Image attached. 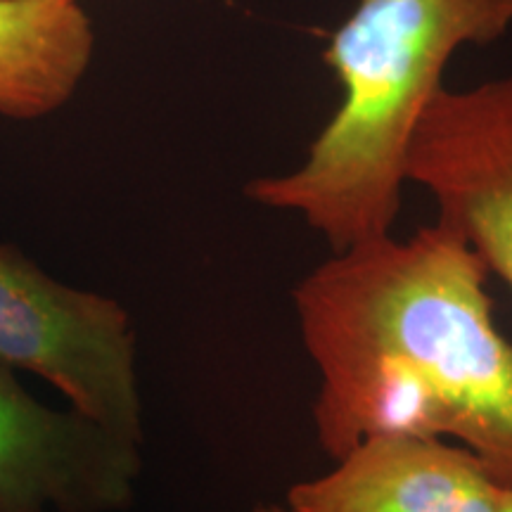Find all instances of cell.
Returning a JSON list of instances; mask_svg holds the SVG:
<instances>
[{"label": "cell", "instance_id": "cell-1", "mask_svg": "<svg viewBox=\"0 0 512 512\" xmlns=\"http://www.w3.org/2000/svg\"><path fill=\"white\" fill-rule=\"evenodd\" d=\"M486 266L444 223L332 252L294 287L318 370L313 425L335 460L363 439L453 441L512 486V342Z\"/></svg>", "mask_w": 512, "mask_h": 512}, {"label": "cell", "instance_id": "cell-2", "mask_svg": "<svg viewBox=\"0 0 512 512\" xmlns=\"http://www.w3.org/2000/svg\"><path fill=\"white\" fill-rule=\"evenodd\" d=\"M512 27V0H358L323 50L342 102L304 162L254 178L247 197L299 216L332 252L394 235L408 152L463 46Z\"/></svg>", "mask_w": 512, "mask_h": 512}, {"label": "cell", "instance_id": "cell-3", "mask_svg": "<svg viewBox=\"0 0 512 512\" xmlns=\"http://www.w3.org/2000/svg\"><path fill=\"white\" fill-rule=\"evenodd\" d=\"M0 363L29 370L74 411L143 444L136 330L117 299L69 287L0 242Z\"/></svg>", "mask_w": 512, "mask_h": 512}, {"label": "cell", "instance_id": "cell-4", "mask_svg": "<svg viewBox=\"0 0 512 512\" xmlns=\"http://www.w3.org/2000/svg\"><path fill=\"white\" fill-rule=\"evenodd\" d=\"M406 178L512 292V76L441 88L413 136Z\"/></svg>", "mask_w": 512, "mask_h": 512}, {"label": "cell", "instance_id": "cell-5", "mask_svg": "<svg viewBox=\"0 0 512 512\" xmlns=\"http://www.w3.org/2000/svg\"><path fill=\"white\" fill-rule=\"evenodd\" d=\"M140 470L138 444L43 406L0 363V512L126 510Z\"/></svg>", "mask_w": 512, "mask_h": 512}, {"label": "cell", "instance_id": "cell-6", "mask_svg": "<svg viewBox=\"0 0 512 512\" xmlns=\"http://www.w3.org/2000/svg\"><path fill=\"white\" fill-rule=\"evenodd\" d=\"M505 486L453 441L411 434L363 439L325 475L294 484V512H498Z\"/></svg>", "mask_w": 512, "mask_h": 512}, {"label": "cell", "instance_id": "cell-7", "mask_svg": "<svg viewBox=\"0 0 512 512\" xmlns=\"http://www.w3.org/2000/svg\"><path fill=\"white\" fill-rule=\"evenodd\" d=\"M95 53L79 0H0V117L36 121L62 110Z\"/></svg>", "mask_w": 512, "mask_h": 512}, {"label": "cell", "instance_id": "cell-8", "mask_svg": "<svg viewBox=\"0 0 512 512\" xmlns=\"http://www.w3.org/2000/svg\"><path fill=\"white\" fill-rule=\"evenodd\" d=\"M254 512H294L290 505H280V503H261V505H256L254 508Z\"/></svg>", "mask_w": 512, "mask_h": 512}, {"label": "cell", "instance_id": "cell-9", "mask_svg": "<svg viewBox=\"0 0 512 512\" xmlns=\"http://www.w3.org/2000/svg\"><path fill=\"white\" fill-rule=\"evenodd\" d=\"M498 512H512V486H505L503 501H501V508H498Z\"/></svg>", "mask_w": 512, "mask_h": 512}, {"label": "cell", "instance_id": "cell-10", "mask_svg": "<svg viewBox=\"0 0 512 512\" xmlns=\"http://www.w3.org/2000/svg\"><path fill=\"white\" fill-rule=\"evenodd\" d=\"M79 3H81V0H79Z\"/></svg>", "mask_w": 512, "mask_h": 512}]
</instances>
